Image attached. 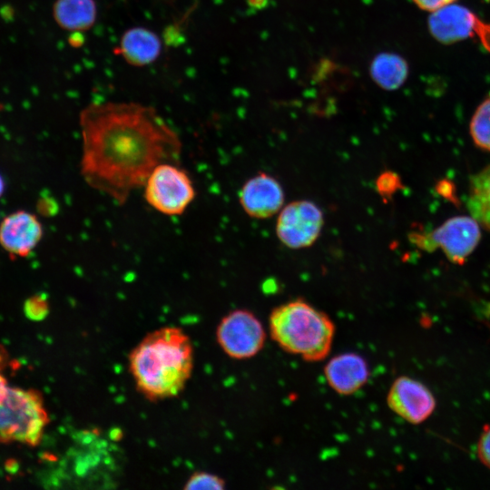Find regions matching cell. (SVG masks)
Masks as SVG:
<instances>
[{"instance_id": "cell-1", "label": "cell", "mask_w": 490, "mask_h": 490, "mask_svg": "<svg viewBox=\"0 0 490 490\" xmlns=\"http://www.w3.org/2000/svg\"><path fill=\"white\" fill-rule=\"evenodd\" d=\"M80 171L93 189L123 205L161 163H178V133L151 106L134 102L92 103L80 113Z\"/></svg>"}, {"instance_id": "cell-2", "label": "cell", "mask_w": 490, "mask_h": 490, "mask_svg": "<svg viewBox=\"0 0 490 490\" xmlns=\"http://www.w3.org/2000/svg\"><path fill=\"white\" fill-rule=\"evenodd\" d=\"M128 358L137 390L148 400L160 401L184 389L193 369V346L182 328L162 327L143 337Z\"/></svg>"}, {"instance_id": "cell-3", "label": "cell", "mask_w": 490, "mask_h": 490, "mask_svg": "<svg viewBox=\"0 0 490 490\" xmlns=\"http://www.w3.org/2000/svg\"><path fill=\"white\" fill-rule=\"evenodd\" d=\"M335 332L329 316L301 299L277 306L269 317V333L278 346L309 362L328 356Z\"/></svg>"}, {"instance_id": "cell-4", "label": "cell", "mask_w": 490, "mask_h": 490, "mask_svg": "<svg viewBox=\"0 0 490 490\" xmlns=\"http://www.w3.org/2000/svg\"><path fill=\"white\" fill-rule=\"evenodd\" d=\"M48 421L42 396L35 390L9 387L0 400V442L36 446Z\"/></svg>"}, {"instance_id": "cell-5", "label": "cell", "mask_w": 490, "mask_h": 490, "mask_svg": "<svg viewBox=\"0 0 490 490\" xmlns=\"http://www.w3.org/2000/svg\"><path fill=\"white\" fill-rule=\"evenodd\" d=\"M143 188L146 202L168 216L182 214L195 198V189L189 174L172 162L156 166Z\"/></svg>"}, {"instance_id": "cell-6", "label": "cell", "mask_w": 490, "mask_h": 490, "mask_svg": "<svg viewBox=\"0 0 490 490\" xmlns=\"http://www.w3.org/2000/svg\"><path fill=\"white\" fill-rule=\"evenodd\" d=\"M481 238L478 222L473 217L456 216L430 232H413L411 240L420 249L439 248L453 263L462 265L475 250Z\"/></svg>"}, {"instance_id": "cell-7", "label": "cell", "mask_w": 490, "mask_h": 490, "mask_svg": "<svg viewBox=\"0 0 490 490\" xmlns=\"http://www.w3.org/2000/svg\"><path fill=\"white\" fill-rule=\"evenodd\" d=\"M266 330L257 316L245 309L231 310L220 321L216 339L222 351L233 359H249L265 345Z\"/></svg>"}, {"instance_id": "cell-8", "label": "cell", "mask_w": 490, "mask_h": 490, "mask_svg": "<svg viewBox=\"0 0 490 490\" xmlns=\"http://www.w3.org/2000/svg\"><path fill=\"white\" fill-rule=\"evenodd\" d=\"M324 224L321 209L307 200L292 201L280 210L276 232L282 244L289 249L311 246L320 235Z\"/></svg>"}, {"instance_id": "cell-9", "label": "cell", "mask_w": 490, "mask_h": 490, "mask_svg": "<svg viewBox=\"0 0 490 490\" xmlns=\"http://www.w3.org/2000/svg\"><path fill=\"white\" fill-rule=\"evenodd\" d=\"M428 30L439 43L451 44L477 35L485 46L490 40V24L480 21L464 5L451 4L428 17Z\"/></svg>"}, {"instance_id": "cell-10", "label": "cell", "mask_w": 490, "mask_h": 490, "mask_svg": "<svg viewBox=\"0 0 490 490\" xmlns=\"http://www.w3.org/2000/svg\"><path fill=\"white\" fill-rule=\"evenodd\" d=\"M389 409L405 421L418 425L435 411L436 398L422 382L400 376L391 384L387 395Z\"/></svg>"}, {"instance_id": "cell-11", "label": "cell", "mask_w": 490, "mask_h": 490, "mask_svg": "<svg viewBox=\"0 0 490 490\" xmlns=\"http://www.w3.org/2000/svg\"><path fill=\"white\" fill-rule=\"evenodd\" d=\"M239 199L242 209L249 216L267 219L282 209L284 191L274 177L260 172L243 184Z\"/></svg>"}, {"instance_id": "cell-12", "label": "cell", "mask_w": 490, "mask_h": 490, "mask_svg": "<svg viewBox=\"0 0 490 490\" xmlns=\"http://www.w3.org/2000/svg\"><path fill=\"white\" fill-rule=\"evenodd\" d=\"M370 376L364 357L356 352H343L330 358L324 367L328 387L337 394L349 396L361 389Z\"/></svg>"}, {"instance_id": "cell-13", "label": "cell", "mask_w": 490, "mask_h": 490, "mask_svg": "<svg viewBox=\"0 0 490 490\" xmlns=\"http://www.w3.org/2000/svg\"><path fill=\"white\" fill-rule=\"evenodd\" d=\"M43 237V226L32 213L18 211L0 224V244L11 256L26 257Z\"/></svg>"}, {"instance_id": "cell-14", "label": "cell", "mask_w": 490, "mask_h": 490, "mask_svg": "<svg viewBox=\"0 0 490 490\" xmlns=\"http://www.w3.org/2000/svg\"><path fill=\"white\" fill-rule=\"evenodd\" d=\"M161 48V41L156 34L143 27H133L126 31L120 44L121 54L128 63L134 65L154 62Z\"/></svg>"}, {"instance_id": "cell-15", "label": "cell", "mask_w": 490, "mask_h": 490, "mask_svg": "<svg viewBox=\"0 0 490 490\" xmlns=\"http://www.w3.org/2000/svg\"><path fill=\"white\" fill-rule=\"evenodd\" d=\"M369 73L379 87L394 91L407 79L409 67L401 55L394 53H381L372 60Z\"/></svg>"}, {"instance_id": "cell-16", "label": "cell", "mask_w": 490, "mask_h": 490, "mask_svg": "<svg viewBox=\"0 0 490 490\" xmlns=\"http://www.w3.org/2000/svg\"><path fill=\"white\" fill-rule=\"evenodd\" d=\"M97 15L93 0H55L54 17L63 28L71 31L91 27Z\"/></svg>"}, {"instance_id": "cell-17", "label": "cell", "mask_w": 490, "mask_h": 490, "mask_svg": "<svg viewBox=\"0 0 490 490\" xmlns=\"http://www.w3.org/2000/svg\"><path fill=\"white\" fill-rule=\"evenodd\" d=\"M466 206L471 217L490 231V164L471 177Z\"/></svg>"}, {"instance_id": "cell-18", "label": "cell", "mask_w": 490, "mask_h": 490, "mask_svg": "<svg viewBox=\"0 0 490 490\" xmlns=\"http://www.w3.org/2000/svg\"><path fill=\"white\" fill-rule=\"evenodd\" d=\"M469 131L475 144L490 151V95H488L474 113Z\"/></svg>"}, {"instance_id": "cell-19", "label": "cell", "mask_w": 490, "mask_h": 490, "mask_svg": "<svg viewBox=\"0 0 490 490\" xmlns=\"http://www.w3.org/2000/svg\"><path fill=\"white\" fill-rule=\"evenodd\" d=\"M225 480L213 473L197 471L186 480L184 490H222L225 488Z\"/></svg>"}, {"instance_id": "cell-20", "label": "cell", "mask_w": 490, "mask_h": 490, "mask_svg": "<svg viewBox=\"0 0 490 490\" xmlns=\"http://www.w3.org/2000/svg\"><path fill=\"white\" fill-rule=\"evenodd\" d=\"M376 187L381 196L390 198L399 188L402 187V182L396 172L387 171L378 176L376 181Z\"/></svg>"}, {"instance_id": "cell-21", "label": "cell", "mask_w": 490, "mask_h": 490, "mask_svg": "<svg viewBox=\"0 0 490 490\" xmlns=\"http://www.w3.org/2000/svg\"><path fill=\"white\" fill-rule=\"evenodd\" d=\"M476 453L481 463L490 469V426H485L479 436Z\"/></svg>"}, {"instance_id": "cell-22", "label": "cell", "mask_w": 490, "mask_h": 490, "mask_svg": "<svg viewBox=\"0 0 490 490\" xmlns=\"http://www.w3.org/2000/svg\"><path fill=\"white\" fill-rule=\"evenodd\" d=\"M456 1V0H413L418 8L430 13L454 4Z\"/></svg>"}, {"instance_id": "cell-23", "label": "cell", "mask_w": 490, "mask_h": 490, "mask_svg": "<svg viewBox=\"0 0 490 490\" xmlns=\"http://www.w3.org/2000/svg\"><path fill=\"white\" fill-rule=\"evenodd\" d=\"M26 308L27 310L31 311L33 317L38 318L44 317L47 313V302L41 297L32 298L31 300L27 301Z\"/></svg>"}, {"instance_id": "cell-24", "label": "cell", "mask_w": 490, "mask_h": 490, "mask_svg": "<svg viewBox=\"0 0 490 490\" xmlns=\"http://www.w3.org/2000/svg\"><path fill=\"white\" fill-rule=\"evenodd\" d=\"M436 187H437L438 193L444 196L445 198L449 199L453 201L454 200H456L454 193V186L449 181L447 180L440 181Z\"/></svg>"}, {"instance_id": "cell-25", "label": "cell", "mask_w": 490, "mask_h": 490, "mask_svg": "<svg viewBox=\"0 0 490 490\" xmlns=\"http://www.w3.org/2000/svg\"><path fill=\"white\" fill-rule=\"evenodd\" d=\"M249 7L253 11H261L267 8L270 0H247Z\"/></svg>"}, {"instance_id": "cell-26", "label": "cell", "mask_w": 490, "mask_h": 490, "mask_svg": "<svg viewBox=\"0 0 490 490\" xmlns=\"http://www.w3.org/2000/svg\"><path fill=\"white\" fill-rule=\"evenodd\" d=\"M4 190H5V182L2 176L0 175V197L4 192Z\"/></svg>"}]
</instances>
